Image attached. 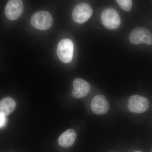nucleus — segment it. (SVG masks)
Segmentation results:
<instances>
[{
  "instance_id": "nucleus-12",
  "label": "nucleus",
  "mask_w": 152,
  "mask_h": 152,
  "mask_svg": "<svg viewBox=\"0 0 152 152\" xmlns=\"http://www.w3.org/2000/svg\"><path fill=\"white\" fill-rule=\"evenodd\" d=\"M118 4L124 11L129 12L131 10L132 6V1L131 0H117Z\"/></svg>"
},
{
  "instance_id": "nucleus-2",
  "label": "nucleus",
  "mask_w": 152,
  "mask_h": 152,
  "mask_svg": "<svg viewBox=\"0 0 152 152\" xmlns=\"http://www.w3.org/2000/svg\"><path fill=\"white\" fill-rule=\"evenodd\" d=\"M74 50V44L72 41L69 39H64L58 44L57 54L61 61L69 63L72 59Z\"/></svg>"
},
{
  "instance_id": "nucleus-8",
  "label": "nucleus",
  "mask_w": 152,
  "mask_h": 152,
  "mask_svg": "<svg viewBox=\"0 0 152 152\" xmlns=\"http://www.w3.org/2000/svg\"><path fill=\"white\" fill-rule=\"evenodd\" d=\"M91 109L94 113L98 115H103L108 111L110 104L103 95H97L92 100Z\"/></svg>"
},
{
  "instance_id": "nucleus-14",
  "label": "nucleus",
  "mask_w": 152,
  "mask_h": 152,
  "mask_svg": "<svg viewBox=\"0 0 152 152\" xmlns=\"http://www.w3.org/2000/svg\"><path fill=\"white\" fill-rule=\"evenodd\" d=\"M140 152V151H135V152Z\"/></svg>"
},
{
  "instance_id": "nucleus-7",
  "label": "nucleus",
  "mask_w": 152,
  "mask_h": 152,
  "mask_svg": "<svg viewBox=\"0 0 152 152\" xmlns=\"http://www.w3.org/2000/svg\"><path fill=\"white\" fill-rule=\"evenodd\" d=\"M23 12V4L22 1H9L5 9L6 17L10 20L18 19Z\"/></svg>"
},
{
  "instance_id": "nucleus-1",
  "label": "nucleus",
  "mask_w": 152,
  "mask_h": 152,
  "mask_svg": "<svg viewBox=\"0 0 152 152\" xmlns=\"http://www.w3.org/2000/svg\"><path fill=\"white\" fill-rule=\"evenodd\" d=\"M53 17L47 11H39L35 13L31 19V23L34 28L40 30H47L53 25Z\"/></svg>"
},
{
  "instance_id": "nucleus-13",
  "label": "nucleus",
  "mask_w": 152,
  "mask_h": 152,
  "mask_svg": "<svg viewBox=\"0 0 152 152\" xmlns=\"http://www.w3.org/2000/svg\"><path fill=\"white\" fill-rule=\"evenodd\" d=\"M6 117L4 115L0 113V127L4 126L6 124L7 122Z\"/></svg>"
},
{
  "instance_id": "nucleus-5",
  "label": "nucleus",
  "mask_w": 152,
  "mask_h": 152,
  "mask_svg": "<svg viewBox=\"0 0 152 152\" xmlns=\"http://www.w3.org/2000/svg\"><path fill=\"white\" fill-rule=\"evenodd\" d=\"M93 11L91 7L86 3H82L74 8L72 18L76 23H83L91 17Z\"/></svg>"
},
{
  "instance_id": "nucleus-11",
  "label": "nucleus",
  "mask_w": 152,
  "mask_h": 152,
  "mask_svg": "<svg viewBox=\"0 0 152 152\" xmlns=\"http://www.w3.org/2000/svg\"><path fill=\"white\" fill-rule=\"evenodd\" d=\"M16 106L13 99L10 97L4 98L0 102V113L7 116L14 111Z\"/></svg>"
},
{
  "instance_id": "nucleus-6",
  "label": "nucleus",
  "mask_w": 152,
  "mask_h": 152,
  "mask_svg": "<svg viewBox=\"0 0 152 152\" xmlns=\"http://www.w3.org/2000/svg\"><path fill=\"white\" fill-rule=\"evenodd\" d=\"M130 111L141 113L146 111L149 107V102L147 98L138 95H133L129 99L128 104Z\"/></svg>"
},
{
  "instance_id": "nucleus-10",
  "label": "nucleus",
  "mask_w": 152,
  "mask_h": 152,
  "mask_svg": "<svg viewBox=\"0 0 152 152\" xmlns=\"http://www.w3.org/2000/svg\"><path fill=\"white\" fill-rule=\"evenodd\" d=\"M77 136L75 131L72 129H70L66 131L60 136L58 140V142L61 146L68 148L74 143Z\"/></svg>"
},
{
  "instance_id": "nucleus-4",
  "label": "nucleus",
  "mask_w": 152,
  "mask_h": 152,
  "mask_svg": "<svg viewBox=\"0 0 152 152\" xmlns=\"http://www.w3.org/2000/svg\"><path fill=\"white\" fill-rule=\"evenodd\" d=\"M129 39L134 45L144 43L151 45H152V34L146 28H137L131 32Z\"/></svg>"
},
{
  "instance_id": "nucleus-9",
  "label": "nucleus",
  "mask_w": 152,
  "mask_h": 152,
  "mask_svg": "<svg viewBox=\"0 0 152 152\" xmlns=\"http://www.w3.org/2000/svg\"><path fill=\"white\" fill-rule=\"evenodd\" d=\"M73 85L74 87L73 95L77 99L85 97L91 91V87L90 84L83 79H75Z\"/></svg>"
},
{
  "instance_id": "nucleus-3",
  "label": "nucleus",
  "mask_w": 152,
  "mask_h": 152,
  "mask_svg": "<svg viewBox=\"0 0 152 152\" xmlns=\"http://www.w3.org/2000/svg\"><path fill=\"white\" fill-rule=\"evenodd\" d=\"M101 20L104 26L110 30L118 28L121 23V20L118 12L113 9L104 10L101 15Z\"/></svg>"
}]
</instances>
